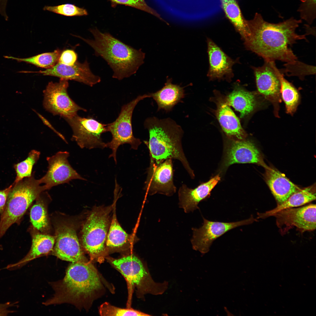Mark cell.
<instances>
[{
    "label": "cell",
    "mask_w": 316,
    "mask_h": 316,
    "mask_svg": "<svg viewBox=\"0 0 316 316\" xmlns=\"http://www.w3.org/2000/svg\"><path fill=\"white\" fill-rule=\"evenodd\" d=\"M220 178L219 175H217L194 189L190 188L186 185L183 184L178 192L180 207L183 208L186 213L198 208V204L208 198L212 190L220 180Z\"/></svg>",
    "instance_id": "obj_20"
},
{
    "label": "cell",
    "mask_w": 316,
    "mask_h": 316,
    "mask_svg": "<svg viewBox=\"0 0 316 316\" xmlns=\"http://www.w3.org/2000/svg\"><path fill=\"white\" fill-rule=\"evenodd\" d=\"M110 262L126 279L131 288H136L140 298L147 293L162 294L167 288L166 283H157L153 280L141 261L134 255L113 259Z\"/></svg>",
    "instance_id": "obj_7"
},
{
    "label": "cell",
    "mask_w": 316,
    "mask_h": 316,
    "mask_svg": "<svg viewBox=\"0 0 316 316\" xmlns=\"http://www.w3.org/2000/svg\"><path fill=\"white\" fill-rule=\"evenodd\" d=\"M69 156L68 152L60 151L52 156L47 157L48 171L44 176L39 179L40 184H44L46 190L58 185L68 183L73 179L86 180L70 165L67 159Z\"/></svg>",
    "instance_id": "obj_14"
},
{
    "label": "cell",
    "mask_w": 316,
    "mask_h": 316,
    "mask_svg": "<svg viewBox=\"0 0 316 316\" xmlns=\"http://www.w3.org/2000/svg\"><path fill=\"white\" fill-rule=\"evenodd\" d=\"M202 225L193 228L191 242L193 248L202 253L208 252L212 242L227 231L238 226L250 224L255 221L253 217L239 221L224 222L209 221L203 218Z\"/></svg>",
    "instance_id": "obj_12"
},
{
    "label": "cell",
    "mask_w": 316,
    "mask_h": 316,
    "mask_svg": "<svg viewBox=\"0 0 316 316\" xmlns=\"http://www.w3.org/2000/svg\"><path fill=\"white\" fill-rule=\"evenodd\" d=\"M256 101L253 92L236 86L227 96L225 101L228 105L239 112L241 117H243L255 109L257 105Z\"/></svg>",
    "instance_id": "obj_26"
},
{
    "label": "cell",
    "mask_w": 316,
    "mask_h": 316,
    "mask_svg": "<svg viewBox=\"0 0 316 316\" xmlns=\"http://www.w3.org/2000/svg\"><path fill=\"white\" fill-rule=\"evenodd\" d=\"M284 66L285 68L280 70L281 73H285L288 76H297L301 79L306 75L315 73V66L307 64L297 60L286 63Z\"/></svg>",
    "instance_id": "obj_33"
},
{
    "label": "cell",
    "mask_w": 316,
    "mask_h": 316,
    "mask_svg": "<svg viewBox=\"0 0 316 316\" xmlns=\"http://www.w3.org/2000/svg\"><path fill=\"white\" fill-rule=\"evenodd\" d=\"M265 168V181L278 205L282 204L292 195L300 190L276 169L268 166Z\"/></svg>",
    "instance_id": "obj_21"
},
{
    "label": "cell",
    "mask_w": 316,
    "mask_h": 316,
    "mask_svg": "<svg viewBox=\"0 0 316 316\" xmlns=\"http://www.w3.org/2000/svg\"><path fill=\"white\" fill-rule=\"evenodd\" d=\"M235 163H253L264 168L267 166L264 162L259 150L248 140L229 139L226 143L223 166L226 169Z\"/></svg>",
    "instance_id": "obj_16"
},
{
    "label": "cell",
    "mask_w": 316,
    "mask_h": 316,
    "mask_svg": "<svg viewBox=\"0 0 316 316\" xmlns=\"http://www.w3.org/2000/svg\"><path fill=\"white\" fill-rule=\"evenodd\" d=\"M8 195L0 219V239L13 224H18L32 202L46 190L32 174L14 184Z\"/></svg>",
    "instance_id": "obj_5"
},
{
    "label": "cell",
    "mask_w": 316,
    "mask_h": 316,
    "mask_svg": "<svg viewBox=\"0 0 316 316\" xmlns=\"http://www.w3.org/2000/svg\"><path fill=\"white\" fill-rule=\"evenodd\" d=\"M77 55L73 50L67 49L61 52L58 62L66 65L72 66L76 62Z\"/></svg>",
    "instance_id": "obj_38"
},
{
    "label": "cell",
    "mask_w": 316,
    "mask_h": 316,
    "mask_svg": "<svg viewBox=\"0 0 316 316\" xmlns=\"http://www.w3.org/2000/svg\"><path fill=\"white\" fill-rule=\"evenodd\" d=\"M99 313L102 316H150V315L132 308H122L105 302L100 306Z\"/></svg>",
    "instance_id": "obj_34"
},
{
    "label": "cell",
    "mask_w": 316,
    "mask_h": 316,
    "mask_svg": "<svg viewBox=\"0 0 316 316\" xmlns=\"http://www.w3.org/2000/svg\"><path fill=\"white\" fill-rule=\"evenodd\" d=\"M283 75L279 70L278 75L280 83V93L285 103L287 112L292 114L296 110L299 95L296 89L284 78Z\"/></svg>",
    "instance_id": "obj_30"
},
{
    "label": "cell",
    "mask_w": 316,
    "mask_h": 316,
    "mask_svg": "<svg viewBox=\"0 0 316 316\" xmlns=\"http://www.w3.org/2000/svg\"><path fill=\"white\" fill-rule=\"evenodd\" d=\"M32 72L44 75L55 76L67 80H73L91 87L101 81L100 77L95 75L92 72L87 59L83 63L76 61L72 66L66 65L58 62L50 68Z\"/></svg>",
    "instance_id": "obj_18"
},
{
    "label": "cell",
    "mask_w": 316,
    "mask_h": 316,
    "mask_svg": "<svg viewBox=\"0 0 316 316\" xmlns=\"http://www.w3.org/2000/svg\"><path fill=\"white\" fill-rule=\"evenodd\" d=\"M149 134L148 141H145L150 151V161L157 164L171 159L180 161L193 178L194 174L184 153L182 145L183 131L181 127L169 118H147L144 123Z\"/></svg>",
    "instance_id": "obj_4"
},
{
    "label": "cell",
    "mask_w": 316,
    "mask_h": 316,
    "mask_svg": "<svg viewBox=\"0 0 316 316\" xmlns=\"http://www.w3.org/2000/svg\"><path fill=\"white\" fill-rule=\"evenodd\" d=\"M40 154L39 151L32 150L25 160L14 165L16 174L14 183L16 184L23 178L32 176L33 166L38 160Z\"/></svg>",
    "instance_id": "obj_32"
},
{
    "label": "cell",
    "mask_w": 316,
    "mask_h": 316,
    "mask_svg": "<svg viewBox=\"0 0 316 316\" xmlns=\"http://www.w3.org/2000/svg\"><path fill=\"white\" fill-rule=\"evenodd\" d=\"M302 21L291 17L278 23H270L256 13L253 19L247 20L250 34L244 40L245 47L265 60L288 63L297 60L288 47L298 40H306V34L299 35L296 32Z\"/></svg>",
    "instance_id": "obj_1"
},
{
    "label": "cell",
    "mask_w": 316,
    "mask_h": 316,
    "mask_svg": "<svg viewBox=\"0 0 316 316\" xmlns=\"http://www.w3.org/2000/svg\"><path fill=\"white\" fill-rule=\"evenodd\" d=\"M207 41L209 63L207 76L211 80L230 81L233 76V66L238 61L230 58L210 39L207 38Z\"/></svg>",
    "instance_id": "obj_19"
},
{
    "label": "cell",
    "mask_w": 316,
    "mask_h": 316,
    "mask_svg": "<svg viewBox=\"0 0 316 316\" xmlns=\"http://www.w3.org/2000/svg\"><path fill=\"white\" fill-rule=\"evenodd\" d=\"M183 88L179 85L172 84V80L168 78L162 89L150 94L151 97L156 102L158 111L162 109L169 111L184 97Z\"/></svg>",
    "instance_id": "obj_24"
},
{
    "label": "cell",
    "mask_w": 316,
    "mask_h": 316,
    "mask_svg": "<svg viewBox=\"0 0 316 316\" xmlns=\"http://www.w3.org/2000/svg\"><path fill=\"white\" fill-rule=\"evenodd\" d=\"M44 191L36 199V202L31 208L30 213V221L33 228L43 233L47 232L50 229L45 204L48 195Z\"/></svg>",
    "instance_id": "obj_29"
},
{
    "label": "cell",
    "mask_w": 316,
    "mask_h": 316,
    "mask_svg": "<svg viewBox=\"0 0 316 316\" xmlns=\"http://www.w3.org/2000/svg\"><path fill=\"white\" fill-rule=\"evenodd\" d=\"M13 184L7 188L0 190V213L1 214L4 209L8 194Z\"/></svg>",
    "instance_id": "obj_39"
},
{
    "label": "cell",
    "mask_w": 316,
    "mask_h": 316,
    "mask_svg": "<svg viewBox=\"0 0 316 316\" xmlns=\"http://www.w3.org/2000/svg\"><path fill=\"white\" fill-rule=\"evenodd\" d=\"M111 206L94 208L83 224L81 231L82 246L92 260L103 262L108 253L106 248L107 236L110 222Z\"/></svg>",
    "instance_id": "obj_6"
},
{
    "label": "cell",
    "mask_w": 316,
    "mask_h": 316,
    "mask_svg": "<svg viewBox=\"0 0 316 316\" xmlns=\"http://www.w3.org/2000/svg\"><path fill=\"white\" fill-rule=\"evenodd\" d=\"M113 7L118 4L123 5L134 7L149 13L162 20L159 15L148 6L145 0H109Z\"/></svg>",
    "instance_id": "obj_37"
},
{
    "label": "cell",
    "mask_w": 316,
    "mask_h": 316,
    "mask_svg": "<svg viewBox=\"0 0 316 316\" xmlns=\"http://www.w3.org/2000/svg\"><path fill=\"white\" fill-rule=\"evenodd\" d=\"M51 284L55 293L44 304L68 303L79 309L88 308L103 288L98 272L89 261L72 262L63 279Z\"/></svg>",
    "instance_id": "obj_2"
},
{
    "label": "cell",
    "mask_w": 316,
    "mask_h": 316,
    "mask_svg": "<svg viewBox=\"0 0 316 316\" xmlns=\"http://www.w3.org/2000/svg\"><path fill=\"white\" fill-rule=\"evenodd\" d=\"M173 177L172 159H167L159 164L150 161L145 189L150 195L158 193L171 196L176 191Z\"/></svg>",
    "instance_id": "obj_15"
},
{
    "label": "cell",
    "mask_w": 316,
    "mask_h": 316,
    "mask_svg": "<svg viewBox=\"0 0 316 316\" xmlns=\"http://www.w3.org/2000/svg\"><path fill=\"white\" fill-rule=\"evenodd\" d=\"M316 199L315 185L300 189L294 193L282 204L278 205L274 209L265 213L258 214L259 218L272 216L275 212L284 209L295 207L303 205L314 200Z\"/></svg>",
    "instance_id": "obj_28"
},
{
    "label": "cell",
    "mask_w": 316,
    "mask_h": 316,
    "mask_svg": "<svg viewBox=\"0 0 316 316\" xmlns=\"http://www.w3.org/2000/svg\"><path fill=\"white\" fill-rule=\"evenodd\" d=\"M115 204L114 206L113 216L106 241V248L108 253L125 250L129 248L133 241L132 236L126 232L117 220Z\"/></svg>",
    "instance_id": "obj_25"
},
{
    "label": "cell",
    "mask_w": 316,
    "mask_h": 316,
    "mask_svg": "<svg viewBox=\"0 0 316 316\" xmlns=\"http://www.w3.org/2000/svg\"><path fill=\"white\" fill-rule=\"evenodd\" d=\"M93 39L79 38L90 45L96 56L103 58L113 72L112 77L118 80L135 74L144 63L145 54L121 41L107 32L97 28L90 29Z\"/></svg>",
    "instance_id": "obj_3"
},
{
    "label": "cell",
    "mask_w": 316,
    "mask_h": 316,
    "mask_svg": "<svg viewBox=\"0 0 316 316\" xmlns=\"http://www.w3.org/2000/svg\"><path fill=\"white\" fill-rule=\"evenodd\" d=\"M272 216L276 217L277 225L283 233L294 227L302 232L316 229L315 204L284 209Z\"/></svg>",
    "instance_id": "obj_13"
},
{
    "label": "cell",
    "mask_w": 316,
    "mask_h": 316,
    "mask_svg": "<svg viewBox=\"0 0 316 316\" xmlns=\"http://www.w3.org/2000/svg\"><path fill=\"white\" fill-rule=\"evenodd\" d=\"M32 230L31 231L32 244L27 254L14 263L7 265L5 269L12 271L21 268L29 262L41 255L52 251L55 242V237Z\"/></svg>",
    "instance_id": "obj_22"
},
{
    "label": "cell",
    "mask_w": 316,
    "mask_h": 316,
    "mask_svg": "<svg viewBox=\"0 0 316 316\" xmlns=\"http://www.w3.org/2000/svg\"><path fill=\"white\" fill-rule=\"evenodd\" d=\"M225 14L243 40L249 35L247 20L243 17L236 0H219Z\"/></svg>",
    "instance_id": "obj_27"
},
{
    "label": "cell",
    "mask_w": 316,
    "mask_h": 316,
    "mask_svg": "<svg viewBox=\"0 0 316 316\" xmlns=\"http://www.w3.org/2000/svg\"><path fill=\"white\" fill-rule=\"evenodd\" d=\"M253 71L258 91L274 105L281 101L280 83L279 78V70L274 61L265 60L260 67L251 66Z\"/></svg>",
    "instance_id": "obj_17"
},
{
    "label": "cell",
    "mask_w": 316,
    "mask_h": 316,
    "mask_svg": "<svg viewBox=\"0 0 316 316\" xmlns=\"http://www.w3.org/2000/svg\"><path fill=\"white\" fill-rule=\"evenodd\" d=\"M301 4L298 11L302 19L308 24H312L316 18V0H300Z\"/></svg>",
    "instance_id": "obj_36"
},
{
    "label": "cell",
    "mask_w": 316,
    "mask_h": 316,
    "mask_svg": "<svg viewBox=\"0 0 316 316\" xmlns=\"http://www.w3.org/2000/svg\"><path fill=\"white\" fill-rule=\"evenodd\" d=\"M68 85V80L60 79L58 82H49L43 92V104L45 109L64 119L74 116L79 111H87L70 97L67 90Z\"/></svg>",
    "instance_id": "obj_10"
},
{
    "label": "cell",
    "mask_w": 316,
    "mask_h": 316,
    "mask_svg": "<svg viewBox=\"0 0 316 316\" xmlns=\"http://www.w3.org/2000/svg\"><path fill=\"white\" fill-rule=\"evenodd\" d=\"M225 101H219L215 111L216 116L223 131L229 139H245L246 134L239 119Z\"/></svg>",
    "instance_id": "obj_23"
},
{
    "label": "cell",
    "mask_w": 316,
    "mask_h": 316,
    "mask_svg": "<svg viewBox=\"0 0 316 316\" xmlns=\"http://www.w3.org/2000/svg\"><path fill=\"white\" fill-rule=\"evenodd\" d=\"M73 131L72 140L81 148L102 149L106 147L102 135L108 132L107 124L102 123L91 117H83L77 114L64 119Z\"/></svg>",
    "instance_id": "obj_11"
},
{
    "label": "cell",
    "mask_w": 316,
    "mask_h": 316,
    "mask_svg": "<svg viewBox=\"0 0 316 316\" xmlns=\"http://www.w3.org/2000/svg\"><path fill=\"white\" fill-rule=\"evenodd\" d=\"M148 97H151L150 93L140 95L123 105L116 120L107 124L108 132L111 133L112 138L110 142L106 143V147L112 150V153L109 157H113L116 164L117 163L116 152L120 145L128 144L130 145L131 148L136 150L141 143L140 140L135 138L133 135L132 116L134 109L138 103L140 101Z\"/></svg>",
    "instance_id": "obj_8"
},
{
    "label": "cell",
    "mask_w": 316,
    "mask_h": 316,
    "mask_svg": "<svg viewBox=\"0 0 316 316\" xmlns=\"http://www.w3.org/2000/svg\"><path fill=\"white\" fill-rule=\"evenodd\" d=\"M61 52V50L57 49L52 52L43 53L28 58H19L9 56L5 57L48 69L52 67L58 62Z\"/></svg>",
    "instance_id": "obj_31"
},
{
    "label": "cell",
    "mask_w": 316,
    "mask_h": 316,
    "mask_svg": "<svg viewBox=\"0 0 316 316\" xmlns=\"http://www.w3.org/2000/svg\"><path fill=\"white\" fill-rule=\"evenodd\" d=\"M18 302H7L4 303H0V316H6L11 313L16 312V311L8 309L9 308L17 306Z\"/></svg>",
    "instance_id": "obj_40"
},
{
    "label": "cell",
    "mask_w": 316,
    "mask_h": 316,
    "mask_svg": "<svg viewBox=\"0 0 316 316\" xmlns=\"http://www.w3.org/2000/svg\"><path fill=\"white\" fill-rule=\"evenodd\" d=\"M43 9L67 16H81L88 14L86 9L69 4L54 6H45Z\"/></svg>",
    "instance_id": "obj_35"
},
{
    "label": "cell",
    "mask_w": 316,
    "mask_h": 316,
    "mask_svg": "<svg viewBox=\"0 0 316 316\" xmlns=\"http://www.w3.org/2000/svg\"><path fill=\"white\" fill-rule=\"evenodd\" d=\"M8 0H0V14L7 21L8 17L6 13V7Z\"/></svg>",
    "instance_id": "obj_41"
},
{
    "label": "cell",
    "mask_w": 316,
    "mask_h": 316,
    "mask_svg": "<svg viewBox=\"0 0 316 316\" xmlns=\"http://www.w3.org/2000/svg\"><path fill=\"white\" fill-rule=\"evenodd\" d=\"M54 245L52 254L60 259L72 262L88 261L77 235L75 225L62 220L56 223Z\"/></svg>",
    "instance_id": "obj_9"
}]
</instances>
